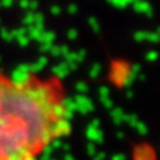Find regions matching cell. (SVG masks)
<instances>
[{
  "instance_id": "obj_1",
  "label": "cell",
  "mask_w": 160,
  "mask_h": 160,
  "mask_svg": "<svg viewBox=\"0 0 160 160\" xmlns=\"http://www.w3.org/2000/svg\"><path fill=\"white\" fill-rule=\"evenodd\" d=\"M26 92L39 106H46L55 102V91L51 84H29L26 88Z\"/></svg>"
},
{
  "instance_id": "obj_2",
  "label": "cell",
  "mask_w": 160,
  "mask_h": 160,
  "mask_svg": "<svg viewBox=\"0 0 160 160\" xmlns=\"http://www.w3.org/2000/svg\"><path fill=\"white\" fill-rule=\"evenodd\" d=\"M31 73L20 71L19 68H15V71L11 73V87L18 89V91H23L26 89L29 84H31Z\"/></svg>"
},
{
  "instance_id": "obj_3",
  "label": "cell",
  "mask_w": 160,
  "mask_h": 160,
  "mask_svg": "<svg viewBox=\"0 0 160 160\" xmlns=\"http://www.w3.org/2000/svg\"><path fill=\"white\" fill-rule=\"evenodd\" d=\"M49 129H51V133L55 139L62 138V136H67V135L71 132V123L67 122V120H64V119L52 120L51 124H49Z\"/></svg>"
},
{
  "instance_id": "obj_4",
  "label": "cell",
  "mask_w": 160,
  "mask_h": 160,
  "mask_svg": "<svg viewBox=\"0 0 160 160\" xmlns=\"http://www.w3.org/2000/svg\"><path fill=\"white\" fill-rule=\"evenodd\" d=\"M129 73V67L127 66L126 63H113L112 69H111V79L113 83L120 84L122 86L123 80L127 78V75Z\"/></svg>"
},
{
  "instance_id": "obj_5",
  "label": "cell",
  "mask_w": 160,
  "mask_h": 160,
  "mask_svg": "<svg viewBox=\"0 0 160 160\" xmlns=\"http://www.w3.org/2000/svg\"><path fill=\"white\" fill-rule=\"evenodd\" d=\"M75 103H76V111H79L80 113L87 115L88 112H91L95 109V106L92 103V100L88 96H84V95H76L75 96Z\"/></svg>"
},
{
  "instance_id": "obj_6",
  "label": "cell",
  "mask_w": 160,
  "mask_h": 160,
  "mask_svg": "<svg viewBox=\"0 0 160 160\" xmlns=\"http://www.w3.org/2000/svg\"><path fill=\"white\" fill-rule=\"evenodd\" d=\"M133 158H135V160H153L155 153H153L151 147H148V146H139V147L135 148Z\"/></svg>"
},
{
  "instance_id": "obj_7",
  "label": "cell",
  "mask_w": 160,
  "mask_h": 160,
  "mask_svg": "<svg viewBox=\"0 0 160 160\" xmlns=\"http://www.w3.org/2000/svg\"><path fill=\"white\" fill-rule=\"evenodd\" d=\"M86 136L88 138V140L91 143H103L104 140V135H103V131L100 128H92V127H87L86 129Z\"/></svg>"
},
{
  "instance_id": "obj_8",
  "label": "cell",
  "mask_w": 160,
  "mask_h": 160,
  "mask_svg": "<svg viewBox=\"0 0 160 160\" xmlns=\"http://www.w3.org/2000/svg\"><path fill=\"white\" fill-rule=\"evenodd\" d=\"M132 7L133 11H136L139 13H146L148 16H152V7L151 4L147 2H142V0H136V2H132Z\"/></svg>"
},
{
  "instance_id": "obj_9",
  "label": "cell",
  "mask_w": 160,
  "mask_h": 160,
  "mask_svg": "<svg viewBox=\"0 0 160 160\" xmlns=\"http://www.w3.org/2000/svg\"><path fill=\"white\" fill-rule=\"evenodd\" d=\"M51 124V123H49ZM49 124L43 128L42 131L39 132V138H38V142H39V146H47V144H49L53 140V136L51 133V129H49Z\"/></svg>"
},
{
  "instance_id": "obj_10",
  "label": "cell",
  "mask_w": 160,
  "mask_h": 160,
  "mask_svg": "<svg viewBox=\"0 0 160 160\" xmlns=\"http://www.w3.org/2000/svg\"><path fill=\"white\" fill-rule=\"evenodd\" d=\"M52 73L59 79H64L69 75V71L66 66V63H59L55 67H52Z\"/></svg>"
},
{
  "instance_id": "obj_11",
  "label": "cell",
  "mask_w": 160,
  "mask_h": 160,
  "mask_svg": "<svg viewBox=\"0 0 160 160\" xmlns=\"http://www.w3.org/2000/svg\"><path fill=\"white\" fill-rule=\"evenodd\" d=\"M35 40H38L40 44H53L55 33L52 31H44V32L40 33Z\"/></svg>"
},
{
  "instance_id": "obj_12",
  "label": "cell",
  "mask_w": 160,
  "mask_h": 160,
  "mask_svg": "<svg viewBox=\"0 0 160 160\" xmlns=\"http://www.w3.org/2000/svg\"><path fill=\"white\" fill-rule=\"evenodd\" d=\"M47 63H48L47 56H40L35 63H29V66H31V72H33V73L40 72L44 67L47 66Z\"/></svg>"
},
{
  "instance_id": "obj_13",
  "label": "cell",
  "mask_w": 160,
  "mask_h": 160,
  "mask_svg": "<svg viewBox=\"0 0 160 160\" xmlns=\"http://www.w3.org/2000/svg\"><path fill=\"white\" fill-rule=\"evenodd\" d=\"M64 112L66 109L63 108V106L60 104V102H55L53 106H52V119L53 120H60V119H64Z\"/></svg>"
},
{
  "instance_id": "obj_14",
  "label": "cell",
  "mask_w": 160,
  "mask_h": 160,
  "mask_svg": "<svg viewBox=\"0 0 160 160\" xmlns=\"http://www.w3.org/2000/svg\"><path fill=\"white\" fill-rule=\"evenodd\" d=\"M124 111L120 107H113L112 109H111V118L113 119V123L115 124H122L123 122H124Z\"/></svg>"
},
{
  "instance_id": "obj_15",
  "label": "cell",
  "mask_w": 160,
  "mask_h": 160,
  "mask_svg": "<svg viewBox=\"0 0 160 160\" xmlns=\"http://www.w3.org/2000/svg\"><path fill=\"white\" fill-rule=\"evenodd\" d=\"M42 32H44V24H33L27 29V36L29 39H36Z\"/></svg>"
},
{
  "instance_id": "obj_16",
  "label": "cell",
  "mask_w": 160,
  "mask_h": 160,
  "mask_svg": "<svg viewBox=\"0 0 160 160\" xmlns=\"http://www.w3.org/2000/svg\"><path fill=\"white\" fill-rule=\"evenodd\" d=\"M60 104L63 106V108L66 109V111H69V112H73L76 111V103H75V100L72 98H64L62 102H60Z\"/></svg>"
},
{
  "instance_id": "obj_17",
  "label": "cell",
  "mask_w": 160,
  "mask_h": 160,
  "mask_svg": "<svg viewBox=\"0 0 160 160\" xmlns=\"http://www.w3.org/2000/svg\"><path fill=\"white\" fill-rule=\"evenodd\" d=\"M109 4L115 8L124 9V8H127L129 4H132V2L131 0H109Z\"/></svg>"
},
{
  "instance_id": "obj_18",
  "label": "cell",
  "mask_w": 160,
  "mask_h": 160,
  "mask_svg": "<svg viewBox=\"0 0 160 160\" xmlns=\"http://www.w3.org/2000/svg\"><path fill=\"white\" fill-rule=\"evenodd\" d=\"M100 71H102V66H100L99 63L92 64L91 69H89V76H91V79H96L100 75Z\"/></svg>"
},
{
  "instance_id": "obj_19",
  "label": "cell",
  "mask_w": 160,
  "mask_h": 160,
  "mask_svg": "<svg viewBox=\"0 0 160 160\" xmlns=\"http://www.w3.org/2000/svg\"><path fill=\"white\" fill-rule=\"evenodd\" d=\"M138 76L136 75H133L132 72H129L128 75H127V78L123 80V83H122V86L123 87H126V88H129L133 84V82H135V79H136Z\"/></svg>"
},
{
  "instance_id": "obj_20",
  "label": "cell",
  "mask_w": 160,
  "mask_h": 160,
  "mask_svg": "<svg viewBox=\"0 0 160 160\" xmlns=\"http://www.w3.org/2000/svg\"><path fill=\"white\" fill-rule=\"evenodd\" d=\"M124 122H127L131 127H135V126H136V123L139 122V118H138V115H135V113L124 115Z\"/></svg>"
},
{
  "instance_id": "obj_21",
  "label": "cell",
  "mask_w": 160,
  "mask_h": 160,
  "mask_svg": "<svg viewBox=\"0 0 160 160\" xmlns=\"http://www.w3.org/2000/svg\"><path fill=\"white\" fill-rule=\"evenodd\" d=\"M75 89L79 92V95H83L88 91V84L86 82H78L75 84Z\"/></svg>"
},
{
  "instance_id": "obj_22",
  "label": "cell",
  "mask_w": 160,
  "mask_h": 160,
  "mask_svg": "<svg viewBox=\"0 0 160 160\" xmlns=\"http://www.w3.org/2000/svg\"><path fill=\"white\" fill-rule=\"evenodd\" d=\"M33 20H35V12H27L26 13V16L23 18V23L26 24V26H28V27H31V26H33Z\"/></svg>"
},
{
  "instance_id": "obj_23",
  "label": "cell",
  "mask_w": 160,
  "mask_h": 160,
  "mask_svg": "<svg viewBox=\"0 0 160 160\" xmlns=\"http://www.w3.org/2000/svg\"><path fill=\"white\" fill-rule=\"evenodd\" d=\"M12 33V38L13 39H19V38H22V36H26L27 35V28H16V29H13V31H11Z\"/></svg>"
},
{
  "instance_id": "obj_24",
  "label": "cell",
  "mask_w": 160,
  "mask_h": 160,
  "mask_svg": "<svg viewBox=\"0 0 160 160\" xmlns=\"http://www.w3.org/2000/svg\"><path fill=\"white\" fill-rule=\"evenodd\" d=\"M0 36H2L3 40H6V42H11V40L13 39L11 31L7 29V28H2V29H0Z\"/></svg>"
},
{
  "instance_id": "obj_25",
  "label": "cell",
  "mask_w": 160,
  "mask_h": 160,
  "mask_svg": "<svg viewBox=\"0 0 160 160\" xmlns=\"http://www.w3.org/2000/svg\"><path fill=\"white\" fill-rule=\"evenodd\" d=\"M133 128H136V131H138L140 135H146V133L148 132V128H147V126H146V124H144L143 122H140V120H139V122L136 123V126H135Z\"/></svg>"
},
{
  "instance_id": "obj_26",
  "label": "cell",
  "mask_w": 160,
  "mask_h": 160,
  "mask_svg": "<svg viewBox=\"0 0 160 160\" xmlns=\"http://www.w3.org/2000/svg\"><path fill=\"white\" fill-rule=\"evenodd\" d=\"M146 40L149 43H158V40H159V32H147L146 35Z\"/></svg>"
},
{
  "instance_id": "obj_27",
  "label": "cell",
  "mask_w": 160,
  "mask_h": 160,
  "mask_svg": "<svg viewBox=\"0 0 160 160\" xmlns=\"http://www.w3.org/2000/svg\"><path fill=\"white\" fill-rule=\"evenodd\" d=\"M100 102H102L104 108H107V109H112L113 108V102H112V99L109 96L108 98H100Z\"/></svg>"
},
{
  "instance_id": "obj_28",
  "label": "cell",
  "mask_w": 160,
  "mask_h": 160,
  "mask_svg": "<svg viewBox=\"0 0 160 160\" xmlns=\"http://www.w3.org/2000/svg\"><path fill=\"white\" fill-rule=\"evenodd\" d=\"M88 24L91 26V28L93 29L95 32H99L100 31V26H99V22L96 18H89L88 19Z\"/></svg>"
},
{
  "instance_id": "obj_29",
  "label": "cell",
  "mask_w": 160,
  "mask_h": 160,
  "mask_svg": "<svg viewBox=\"0 0 160 160\" xmlns=\"http://www.w3.org/2000/svg\"><path fill=\"white\" fill-rule=\"evenodd\" d=\"M146 35H147V31H138V32H135L133 39L136 42H144L146 40Z\"/></svg>"
},
{
  "instance_id": "obj_30",
  "label": "cell",
  "mask_w": 160,
  "mask_h": 160,
  "mask_svg": "<svg viewBox=\"0 0 160 160\" xmlns=\"http://www.w3.org/2000/svg\"><path fill=\"white\" fill-rule=\"evenodd\" d=\"M96 146H95V144L93 143H88L87 144V153L89 155V156H95V155H96Z\"/></svg>"
},
{
  "instance_id": "obj_31",
  "label": "cell",
  "mask_w": 160,
  "mask_h": 160,
  "mask_svg": "<svg viewBox=\"0 0 160 160\" xmlns=\"http://www.w3.org/2000/svg\"><path fill=\"white\" fill-rule=\"evenodd\" d=\"M99 96L100 98H108L109 96V88L107 86H102L99 88Z\"/></svg>"
},
{
  "instance_id": "obj_32",
  "label": "cell",
  "mask_w": 160,
  "mask_h": 160,
  "mask_svg": "<svg viewBox=\"0 0 160 160\" xmlns=\"http://www.w3.org/2000/svg\"><path fill=\"white\" fill-rule=\"evenodd\" d=\"M16 40H18V43H19L20 47H27L28 44H29V40H31V39H29L27 35H26V36H22V38H19Z\"/></svg>"
},
{
  "instance_id": "obj_33",
  "label": "cell",
  "mask_w": 160,
  "mask_h": 160,
  "mask_svg": "<svg viewBox=\"0 0 160 160\" xmlns=\"http://www.w3.org/2000/svg\"><path fill=\"white\" fill-rule=\"evenodd\" d=\"M33 24H44V15L40 13V12H35Z\"/></svg>"
},
{
  "instance_id": "obj_34",
  "label": "cell",
  "mask_w": 160,
  "mask_h": 160,
  "mask_svg": "<svg viewBox=\"0 0 160 160\" xmlns=\"http://www.w3.org/2000/svg\"><path fill=\"white\" fill-rule=\"evenodd\" d=\"M86 51H84V49H80V51H78L76 52V64L78 63H82L84 59H86Z\"/></svg>"
},
{
  "instance_id": "obj_35",
  "label": "cell",
  "mask_w": 160,
  "mask_h": 160,
  "mask_svg": "<svg viewBox=\"0 0 160 160\" xmlns=\"http://www.w3.org/2000/svg\"><path fill=\"white\" fill-rule=\"evenodd\" d=\"M49 144H51V147L53 148V151H55V149H60V148H62V146H63V143H62V140H60V139H53Z\"/></svg>"
},
{
  "instance_id": "obj_36",
  "label": "cell",
  "mask_w": 160,
  "mask_h": 160,
  "mask_svg": "<svg viewBox=\"0 0 160 160\" xmlns=\"http://www.w3.org/2000/svg\"><path fill=\"white\" fill-rule=\"evenodd\" d=\"M146 59L148 60V62H155V60L158 59V52L156 51H149V52H147Z\"/></svg>"
},
{
  "instance_id": "obj_37",
  "label": "cell",
  "mask_w": 160,
  "mask_h": 160,
  "mask_svg": "<svg viewBox=\"0 0 160 160\" xmlns=\"http://www.w3.org/2000/svg\"><path fill=\"white\" fill-rule=\"evenodd\" d=\"M53 153V148L51 147V144H47V146H43V155H47V156H51Z\"/></svg>"
},
{
  "instance_id": "obj_38",
  "label": "cell",
  "mask_w": 160,
  "mask_h": 160,
  "mask_svg": "<svg viewBox=\"0 0 160 160\" xmlns=\"http://www.w3.org/2000/svg\"><path fill=\"white\" fill-rule=\"evenodd\" d=\"M49 53H51L52 56H62V52H60V46H52Z\"/></svg>"
},
{
  "instance_id": "obj_39",
  "label": "cell",
  "mask_w": 160,
  "mask_h": 160,
  "mask_svg": "<svg viewBox=\"0 0 160 160\" xmlns=\"http://www.w3.org/2000/svg\"><path fill=\"white\" fill-rule=\"evenodd\" d=\"M140 71H142V66H140V64H133V66L129 68V72H132L133 75H138L140 73Z\"/></svg>"
},
{
  "instance_id": "obj_40",
  "label": "cell",
  "mask_w": 160,
  "mask_h": 160,
  "mask_svg": "<svg viewBox=\"0 0 160 160\" xmlns=\"http://www.w3.org/2000/svg\"><path fill=\"white\" fill-rule=\"evenodd\" d=\"M53 44H40V52H43V53H46V52H49L51 51V48H52Z\"/></svg>"
},
{
  "instance_id": "obj_41",
  "label": "cell",
  "mask_w": 160,
  "mask_h": 160,
  "mask_svg": "<svg viewBox=\"0 0 160 160\" xmlns=\"http://www.w3.org/2000/svg\"><path fill=\"white\" fill-rule=\"evenodd\" d=\"M67 36H68L69 40H75L78 38V31L76 29H69V31L67 32Z\"/></svg>"
},
{
  "instance_id": "obj_42",
  "label": "cell",
  "mask_w": 160,
  "mask_h": 160,
  "mask_svg": "<svg viewBox=\"0 0 160 160\" xmlns=\"http://www.w3.org/2000/svg\"><path fill=\"white\" fill-rule=\"evenodd\" d=\"M49 12H51L52 15H59L60 12H62V8H60L59 6H52L51 8H49Z\"/></svg>"
},
{
  "instance_id": "obj_43",
  "label": "cell",
  "mask_w": 160,
  "mask_h": 160,
  "mask_svg": "<svg viewBox=\"0 0 160 160\" xmlns=\"http://www.w3.org/2000/svg\"><path fill=\"white\" fill-rule=\"evenodd\" d=\"M93 160H106V153L104 152H96V155L92 158Z\"/></svg>"
},
{
  "instance_id": "obj_44",
  "label": "cell",
  "mask_w": 160,
  "mask_h": 160,
  "mask_svg": "<svg viewBox=\"0 0 160 160\" xmlns=\"http://www.w3.org/2000/svg\"><path fill=\"white\" fill-rule=\"evenodd\" d=\"M68 12L71 15L76 13L78 12V6H76V4H69V6H68Z\"/></svg>"
},
{
  "instance_id": "obj_45",
  "label": "cell",
  "mask_w": 160,
  "mask_h": 160,
  "mask_svg": "<svg viewBox=\"0 0 160 160\" xmlns=\"http://www.w3.org/2000/svg\"><path fill=\"white\" fill-rule=\"evenodd\" d=\"M73 112H69V111H66L64 112V120H67V122H71V120L73 119Z\"/></svg>"
},
{
  "instance_id": "obj_46",
  "label": "cell",
  "mask_w": 160,
  "mask_h": 160,
  "mask_svg": "<svg viewBox=\"0 0 160 160\" xmlns=\"http://www.w3.org/2000/svg\"><path fill=\"white\" fill-rule=\"evenodd\" d=\"M126 159L127 158H126V155L124 153H116V155H113L111 160H126Z\"/></svg>"
},
{
  "instance_id": "obj_47",
  "label": "cell",
  "mask_w": 160,
  "mask_h": 160,
  "mask_svg": "<svg viewBox=\"0 0 160 160\" xmlns=\"http://www.w3.org/2000/svg\"><path fill=\"white\" fill-rule=\"evenodd\" d=\"M38 7H39V4H38V2H29V6H28V9H31V12H32V11H36V9H38Z\"/></svg>"
},
{
  "instance_id": "obj_48",
  "label": "cell",
  "mask_w": 160,
  "mask_h": 160,
  "mask_svg": "<svg viewBox=\"0 0 160 160\" xmlns=\"http://www.w3.org/2000/svg\"><path fill=\"white\" fill-rule=\"evenodd\" d=\"M66 66L68 68V71L71 72V71H75V69L78 68V64L76 63H66Z\"/></svg>"
},
{
  "instance_id": "obj_49",
  "label": "cell",
  "mask_w": 160,
  "mask_h": 160,
  "mask_svg": "<svg viewBox=\"0 0 160 160\" xmlns=\"http://www.w3.org/2000/svg\"><path fill=\"white\" fill-rule=\"evenodd\" d=\"M100 126V120L99 119H93L91 123H89V127H92V128H99Z\"/></svg>"
},
{
  "instance_id": "obj_50",
  "label": "cell",
  "mask_w": 160,
  "mask_h": 160,
  "mask_svg": "<svg viewBox=\"0 0 160 160\" xmlns=\"http://www.w3.org/2000/svg\"><path fill=\"white\" fill-rule=\"evenodd\" d=\"M0 3H2V7H12V4H13L12 0H3Z\"/></svg>"
},
{
  "instance_id": "obj_51",
  "label": "cell",
  "mask_w": 160,
  "mask_h": 160,
  "mask_svg": "<svg viewBox=\"0 0 160 160\" xmlns=\"http://www.w3.org/2000/svg\"><path fill=\"white\" fill-rule=\"evenodd\" d=\"M19 6L22 7V8H28L29 2H27V0H20V2H19Z\"/></svg>"
},
{
  "instance_id": "obj_52",
  "label": "cell",
  "mask_w": 160,
  "mask_h": 160,
  "mask_svg": "<svg viewBox=\"0 0 160 160\" xmlns=\"http://www.w3.org/2000/svg\"><path fill=\"white\" fill-rule=\"evenodd\" d=\"M126 96H127L128 99H131V98L133 96V92L131 91V89H127V92H126Z\"/></svg>"
},
{
  "instance_id": "obj_53",
  "label": "cell",
  "mask_w": 160,
  "mask_h": 160,
  "mask_svg": "<svg viewBox=\"0 0 160 160\" xmlns=\"http://www.w3.org/2000/svg\"><path fill=\"white\" fill-rule=\"evenodd\" d=\"M116 138L118 139H124V132H122V131L116 132Z\"/></svg>"
},
{
  "instance_id": "obj_54",
  "label": "cell",
  "mask_w": 160,
  "mask_h": 160,
  "mask_svg": "<svg viewBox=\"0 0 160 160\" xmlns=\"http://www.w3.org/2000/svg\"><path fill=\"white\" fill-rule=\"evenodd\" d=\"M63 160H76V159H75L73 156H71V155H69V153H67L66 156H64V159H63Z\"/></svg>"
},
{
  "instance_id": "obj_55",
  "label": "cell",
  "mask_w": 160,
  "mask_h": 160,
  "mask_svg": "<svg viewBox=\"0 0 160 160\" xmlns=\"http://www.w3.org/2000/svg\"><path fill=\"white\" fill-rule=\"evenodd\" d=\"M62 149H64V151H66V152H68L69 151V144H63V146H62Z\"/></svg>"
},
{
  "instance_id": "obj_56",
  "label": "cell",
  "mask_w": 160,
  "mask_h": 160,
  "mask_svg": "<svg viewBox=\"0 0 160 160\" xmlns=\"http://www.w3.org/2000/svg\"><path fill=\"white\" fill-rule=\"evenodd\" d=\"M38 160H51V156H47V155H43L40 159H38Z\"/></svg>"
},
{
  "instance_id": "obj_57",
  "label": "cell",
  "mask_w": 160,
  "mask_h": 160,
  "mask_svg": "<svg viewBox=\"0 0 160 160\" xmlns=\"http://www.w3.org/2000/svg\"><path fill=\"white\" fill-rule=\"evenodd\" d=\"M26 160H38V159H36V156H35V153H33V155H31V156H28Z\"/></svg>"
},
{
  "instance_id": "obj_58",
  "label": "cell",
  "mask_w": 160,
  "mask_h": 160,
  "mask_svg": "<svg viewBox=\"0 0 160 160\" xmlns=\"http://www.w3.org/2000/svg\"><path fill=\"white\" fill-rule=\"evenodd\" d=\"M138 76H139V79H140V80H144V79H146V75H144V73H139Z\"/></svg>"
},
{
  "instance_id": "obj_59",
  "label": "cell",
  "mask_w": 160,
  "mask_h": 160,
  "mask_svg": "<svg viewBox=\"0 0 160 160\" xmlns=\"http://www.w3.org/2000/svg\"><path fill=\"white\" fill-rule=\"evenodd\" d=\"M0 63H2V58H0Z\"/></svg>"
},
{
  "instance_id": "obj_60",
  "label": "cell",
  "mask_w": 160,
  "mask_h": 160,
  "mask_svg": "<svg viewBox=\"0 0 160 160\" xmlns=\"http://www.w3.org/2000/svg\"><path fill=\"white\" fill-rule=\"evenodd\" d=\"M0 7H2V3H0Z\"/></svg>"
},
{
  "instance_id": "obj_61",
  "label": "cell",
  "mask_w": 160,
  "mask_h": 160,
  "mask_svg": "<svg viewBox=\"0 0 160 160\" xmlns=\"http://www.w3.org/2000/svg\"><path fill=\"white\" fill-rule=\"evenodd\" d=\"M51 160H55V159H52V158H51Z\"/></svg>"
},
{
  "instance_id": "obj_62",
  "label": "cell",
  "mask_w": 160,
  "mask_h": 160,
  "mask_svg": "<svg viewBox=\"0 0 160 160\" xmlns=\"http://www.w3.org/2000/svg\"><path fill=\"white\" fill-rule=\"evenodd\" d=\"M0 160H3V159H0Z\"/></svg>"
}]
</instances>
